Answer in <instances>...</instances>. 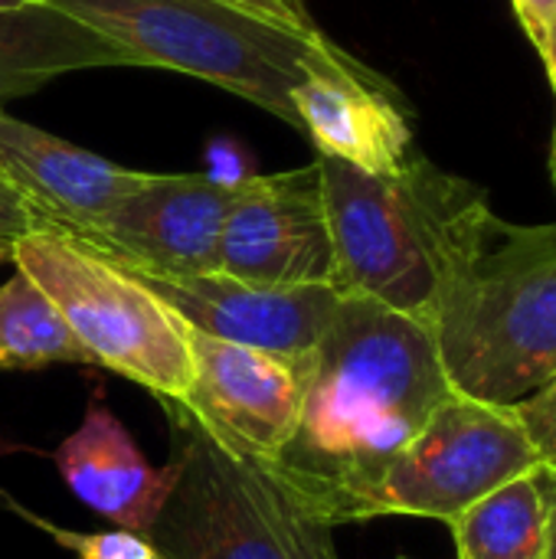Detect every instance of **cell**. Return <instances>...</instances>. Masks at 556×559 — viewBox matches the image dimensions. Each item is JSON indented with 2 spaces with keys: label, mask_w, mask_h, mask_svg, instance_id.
<instances>
[{
  "label": "cell",
  "mask_w": 556,
  "mask_h": 559,
  "mask_svg": "<svg viewBox=\"0 0 556 559\" xmlns=\"http://www.w3.org/2000/svg\"><path fill=\"white\" fill-rule=\"evenodd\" d=\"M216 272L275 288L334 285V246L318 164L233 183Z\"/></svg>",
  "instance_id": "obj_9"
},
{
  "label": "cell",
  "mask_w": 556,
  "mask_h": 559,
  "mask_svg": "<svg viewBox=\"0 0 556 559\" xmlns=\"http://www.w3.org/2000/svg\"><path fill=\"white\" fill-rule=\"evenodd\" d=\"M514 3V13L524 26V33L531 36V43L537 46L541 36L547 33L551 20L556 16V0H511Z\"/></svg>",
  "instance_id": "obj_22"
},
{
  "label": "cell",
  "mask_w": 556,
  "mask_h": 559,
  "mask_svg": "<svg viewBox=\"0 0 556 559\" xmlns=\"http://www.w3.org/2000/svg\"><path fill=\"white\" fill-rule=\"evenodd\" d=\"M449 531L459 559H547V508L537 468L462 511Z\"/></svg>",
  "instance_id": "obj_16"
},
{
  "label": "cell",
  "mask_w": 556,
  "mask_h": 559,
  "mask_svg": "<svg viewBox=\"0 0 556 559\" xmlns=\"http://www.w3.org/2000/svg\"><path fill=\"white\" fill-rule=\"evenodd\" d=\"M298 3H305V0H298Z\"/></svg>",
  "instance_id": "obj_29"
},
{
  "label": "cell",
  "mask_w": 556,
  "mask_h": 559,
  "mask_svg": "<svg viewBox=\"0 0 556 559\" xmlns=\"http://www.w3.org/2000/svg\"><path fill=\"white\" fill-rule=\"evenodd\" d=\"M170 419L174 491L147 540L164 559H305L301 518L272 475L203 436L180 413Z\"/></svg>",
  "instance_id": "obj_6"
},
{
  "label": "cell",
  "mask_w": 556,
  "mask_h": 559,
  "mask_svg": "<svg viewBox=\"0 0 556 559\" xmlns=\"http://www.w3.org/2000/svg\"><path fill=\"white\" fill-rule=\"evenodd\" d=\"M334 246L338 288L429 324L449 262L488 197L413 154L397 177L315 157Z\"/></svg>",
  "instance_id": "obj_3"
},
{
  "label": "cell",
  "mask_w": 556,
  "mask_h": 559,
  "mask_svg": "<svg viewBox=\"0 0 556 559\" xmlns=\"http://www.w3.org/2000/svg\"><path fill=\"white\" fill-rule=\"evenodd\" d=\"M29 229H36V216L29 213L23 197L0 174V236L3 239H20Z\"/></svg>",
  "instance_id": "obj_21"
},
{
  "label": "cell",
  "mask_w": 556,
  "mask_h": 559,
  "mask_svg": "<svg viewBox=\"0 0 556 559\" xmlns=\"http://www.w3.org/2000/svg\"><path fill=\"white\" fill-rule=\"evenodd\" d=\"M301 554H305V559H341L338 547H334V537H331V527L318 524L308 514L301 518Z\"/></svg>",
  "instance_id": "obj_23"
},
{
  "label": "cell",
  "mask_w": 556,
  "mask_h": 559,
  "mask_svg": "<svg viewBox=\"0 0 556 559\" xmlns=\"http://www.w3.org/2000/svg\"><path fill=\"white\" fill-rule=\"evenodd\" d=\"M187 347L193 360L187 396L164 403V409L180 413L236 455L272 462L298 426L311 357L285 360L269 350L210 337L190 324Z\"/></svg>",
  "instance_id": "obj_8"
},
{
  "label": "cell",
  "mask_w": 556,
  "mask_h": 559,
  "mask_svg": "<svg viewBox=\"0 0 556 559\" xmlns=\"http://www.w3.org/2000/svg\"><path fill=\"white\" fill-rule=\"evenodd\" d=\"M13 259V239H3L0 236V265H7Z\"/></svg>",
  "instance_id": "obj_27"
},
{
  "label": "cell",
  "mask_w": 556,
  "mask_h": 559,
  "mask_svg": "<svg viewBox=\"0 0 556 559\" xmlns=\"http://www.w3.org/2000/svg\"><path fill=\"white\" fill-rule=\"evenodd\" d=\"M10 262L56 305L88 364L144 386L161 403L187 396L193 377L187 324L141 278L49 226L13 239Z\"/></svg>",
  "instance_id": "obj_5"
},
{
  "label": "cell",
  "mask_w": 556,
  "mask_h": 559,
  "mask_svg": "<svg viewBox=\"0 0 556 559\" xmlns=\"http://www.w3.org/2000/svg\"><path fill=\"white\" fill-rule=\"evenodd\" d=\"M551 174H554V183H556V131H554V151H551Z\"/></svg>",
  "instance_id": "obj_28"
},
{
  "label": "cell",
  "mask_w": 556,
  "mask_h": 559,
  "mask_svg": "<svg viewBox=\"0 0 556 559\" xmlns=\"http://www.w3.org/2000/svg\"><path fill=\"white\" fill-rule=\"evenodd\" d=\"M49 364H88L56 305L23 275L0 285V367L39 370Z\"/></svg>",
  "instance_id": "obj_17"
},
{
  "label": "cell",
  "mask_w": 556,
  "mask_h": 559,
  "mask_svg": "<svg viewBox=\"0 0 556 559\" xmlns=\"http://www.w3.org/2000/svg\"><path fill=\"white\" fill-rule=\"evenodd\" d=\"M125 269V265H121ZM180 321L190 328L285 360H308L324 337L341 301L334 285H252L223 272L203 275H154L134 272Z\"/></svg>",
  "instance_id": "obj_11"
},
{
  "label": "cell",
  "mask_w": 556,
  "mask_h": 559,
  "mask_svg": "<svg viewBox=\"0 0 556 559\" xmlns=\"http://www.w3.org/2000/svg\"><path fill=\"white\" fill-rule=\"evenodd\" d=\"M537 49H541V56H544V62H547V72H551V82H554V92H556V16L551 20L547 33L541 36Z\"/></svg>",
  "instance_id": "obj_25"
},
{
  "label": "cell",
  "mask_w": 556,
  "mask_h": 559,
  "mask_svg": "<svg viewBox=\"0 0 556 559\" xmlns=\"http://www.w3.org/2000/svg\"><path fill=\"white\" fill-rule=\"evenodd\" d=\"M118 66H138V59L56 7L0 10V102L69 72Z\"/></svg>",
  "instance_id": "obj_15"
},
{
  "label": "cell",
  "mask_w": 556,
  "mask_h": 559,
  "mask_svg": "<svg viewBox=\"0 0 556 559\" xmlns=\"http://www.w3.org/2000/svg\"><path fill=\"white\" fill-rule=\"evenodd\" d=\"M229 197L233 180L213 174H147L98 226L75 239L134 272H216Z\"/></svg>",
  "instance_id": "obj_10"
},
{
  "label": "cell",
  "mask_w": 556,
  "mask_h": 559,
  "mask_svg": "<svg viewBox=\"0 0 556 559\" xmlns=\"http://www.w3.org/2000/svg\"><path fill=\"white\" fill-rule=\"evenodd\" d=\"M52 465L92 514L141 537L154 527L177 481L174 465L154 468L102 400L85 406L79 429L56 445Z\"/></svg>",
  "instance_id": "obj_14"
},
{
  "label": "cell",
  "mask_w": 556,
  "mask_h": 559,
  "mask_svg": "<svg viewBox=\"0 0 556 559\" xmlns=\"http://www.w3.org/2000/svg\"><path fill=\"white\" fill-rule=\"evenodd\" d=\"M0 174L23 197L36 226L82 236L98 226L147 170L121 167L88 147L49 134L0 105Z\"/></svg>",
  "instance_id": "obj_12"
},
{
  "label": "cell",
  "mask_w": 556,
  "mask_h": 559,
  "mask_svg": "<svg viewBox=\"0 0 556 559\" xmlns=\"http://www.w3.org/2000/svg\"><path fill=\"white\" fill-rule=\"evenodd\" d=\"M456 393L518 409L556 377V223L514 226L492 203L456 252L429 318Z\"/></svg>",
  "instance_id": "obj_2"
},
{
  "label": "cell",
  "mask_w": 556,
  "mask_h": 559,
  "mask_svg": "<svg viewBox=\"0 0 556 559\" xmlns=\"http://www.w3.org/2000/svg\"><path fill=\"white\" fill-rule=\"evenodd\" d=\"M534 468H541V459L514 409L452 390L383 472L374 518L400 514L452 524L462 511Z\"/></svg>",
  "instance_id": "obj_7"
},
{
  "label": "cell",
  "mask_w": 556,
  "mask_h": 559,
  "mask_svg": "<svg viewBox=\"0 0 556 559\" xmlns=\"http://www.w3.org/2000/svg\"><path fill=\"white\" fill-rule=\"evenodd\" d=\"M514 413L524 423V429L537 449L541 465L556 468V377L541 393H534L528 403H521Z\"/></svg>",
  "instance_id": "obj_19"
},
{
  "label": "cell",
  "mask_w": 556,
  "mask_h": 559,
  "mask_svg": "<svg viewBox=\"0 0 556 559\" xmlns=\"http://www.w3.org/2000/svg\"><path fill=\"white\" fill-rule=\"evenodd\" d=\"M229 7H239L259 20H269V23H279V26H292V29H311L318 26L311 16H308V7L298 3V0H223Z\"/></svg>",
  "instance_id": "obj_20"
},
{
  "label": "cell",
  "mask_w": 556,
  "mask_h": 559,
  "mask_svg": "<svg viewBox=\"0 0 556 559\" xmlns=\"http://www.w3.org/2000/svg\"><path fill=\"white\" fill-rule=\"evenodd\" d=\"M537 485L547 508V559H556V468H537Z\"/></svg>",
  "instance_id": "obj_24"
},
{
  "label": "cell",
  "mask_w": 556,
  "mask_h": 559,
  "mask_svg": "<svg viewBox=\"0 0 556 559\" xmlns=\"http://www.w3.org/2000/svg\"><path fill=\"white\" fill-rule=\"evenodd\" d=\"M23 7H49V0H0V10H23Z\"/></svg>",
  "instance_id": "obj_26"
},
{
  "label": "cell",
  "mask_w": 556,
  "mask_h": 559,
  "mask_svg": "<svg viewBox=\"0 0 556 559\" xmlns=\"http://www.w3.org/2000/svg\"><path fill=\"white\" fill-rule=\"evenodd\" d=\"M403 559H406V557H403Z\"/></svg>",
  "instance_id": "obj_30"
},
{
  "label": "cell",
  "mask_w": 556,
  "mask_h": 559,
  "mask_svg": "<svg viewBox=\"0 0 556 559\" xmlns=\"http://www.w3.org/2000/svg\"><path fill=\"white\" fill-rule=\"evenodd\" d=\"M298 131L318 157L344 160L374 177H397L413 151V121L403 95L370 66L315 72L292 88Z\"/></svg>",
  "instance_id": "obj_13"
},
{
  "label": "cell",
  "mask_w": 556,
  "mask_h": 559,
  "mask_svg": "<svg viewBox=\"0 0 556 559\" xmlns=\"http://www.w3.org/2000/svg\"><path fill=\"white\" fill-rule=\"evenodd\" d=\"M138 59L220 85L298 128L292 88L315 72L360 66L318 26L292 29L223 0H49Z\"/></svg>",
  "instance_id": "obj_4"
},
{
  "label": "cell",
  "mask_w": 556,
  "mask_h": 559,
  "mask_svg": "<svg viewBox=\"0 0 556 559\" xmlns=\"http://www.w3.org/2000/svg\"><path fill=\"white\" fill-rule=\"evenodd\" d=\"M449 393L429 324L341 292L308 360L298 426L259 465L298 511L331 531L374 521L383 472Z\"/></svg>",
  "instance_id": "obj_1"
},
{
  "label": "cell",
  "mask_w": 556,
  "mask_h": 559,
  "mask_svg": "<svg viewBox=\"0 0 556 559\" xmlns=\"http://www.w3.org/2000/svg\"><path fill=\"white\" fill-rule=\"evenodd\" d=\"M13 511L39 527L43 534H49L59 547H66L69 554H75L79 559H164L157 554V547L141 537V534H128V531H102V534H79V531H66V527H56L29 511H23L20 504H13Z\"/></svg>",
  "instance_id": "obj_18"
}]
</instances>
